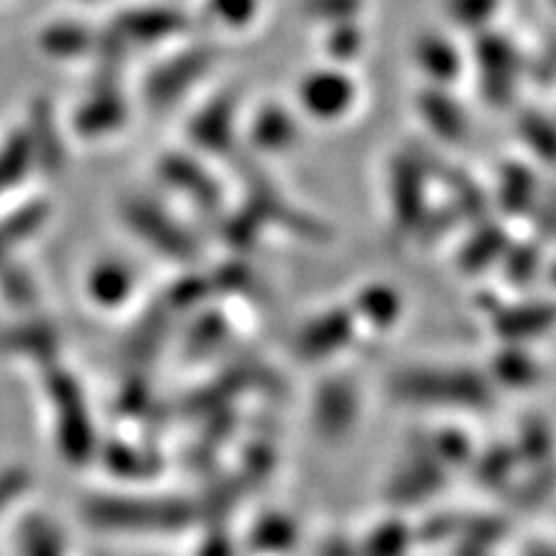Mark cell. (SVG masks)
Here are the masks:
<instances>
[{
  "instance_id": "cell-1",
  "label": "cell",
  "mask_w": 556,
  "mask_h": 556,
  "mask_svg": "<svg viewBox=\"0 0 556 556\" xmlns=\"http://www.w3.org/2000/svg\"><path fill=\"white\" fill-rule=\"evenodd\" d=\"M299 101L315 119H340L356 106V86L343 73L323 70V73H312L302 80Z\"/></svg>"
}]
</instances>
